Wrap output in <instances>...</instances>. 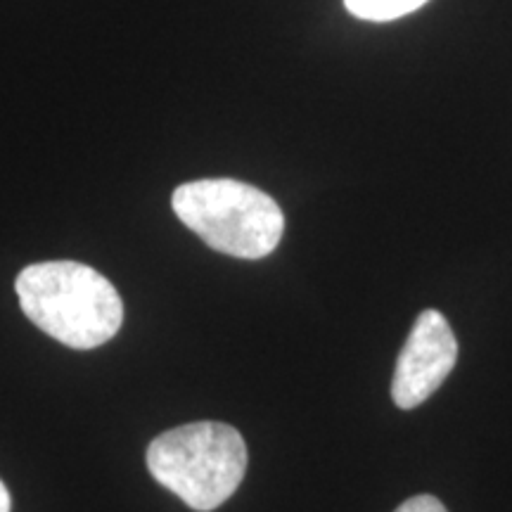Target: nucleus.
Returning a JSON list of instances; mask_svg holds the SVG:
<instances>
[{
    "mask_svg": "<svg viewBox=\"0 0 512 512\" xmlns=\"http://www.w3.org/2000/svg\"><path fill=\"white\" fill-rule=\"evenodd\" d=\"M15 290L24 316L64 347H102L124 323V302L114 285L76 261L27 266Z\"/></svg>",
    "mask_w": 512,
    "mask_h": 512,
    "instance_id": "nucleus-1",
    "label": "nucleus"
},
{
    "mask_svg": "<svg viewBox=\"0 0 512 512\" xmlns=\"http://www.w3.org/2000/svg\"><path fill=\"white\" fill-rule=\"evenodd\" d=\"M147 467L185 505L209 512L238 491L247 470V446L226 422H190L152 441Z\"/></svg>",
    "mask_w": 512,
    "mask_h": 512,
    "instance_id": "nucleus-2",
    "label": "nucleus"
},
{
    "mask_svg": "<svg viewBox=\"0 0 512 512\" xmlns=\"http://www.w3.org/2000/svg\"><path fill=\"white\" fill-rule=\"evenodd\" d=\"M176 216L216 252L264 259L283 240L285 216L271 195L233 178L183 183L171 197Z\"/></svg>",
    "mask_w": 512,
    "mask_h": 512,
    "instance_id": "nucleus-3",
    "label": "nucleus"
},
{
    "mask_svg": "<svg viewBox=\"0 0 512 512\" xmlns=\"http://www.w3.org/2000/svg\"><path fill=\"white\" fill-rule=\"evenodd\" d=\"M458 361V339L444 313L422 311L411 335L403 344L392 380V399L401 411H411L425 403Z\"/></svg>",
    "mask_w": 512,
    "mask_h": 512,
    "instance_id": "nucleus-4",
    "label": "nucleus"
},
{
    "mask_svg": "<svg viewBox=\"0 0 512 512\" xmlns=\"http://www.w3.org/2000/svg\"><path fill=\"white\" fill-rule=\"evenodd\" d=\"M427 0H344L347 10L366 22H392L420 10Z\"/></svg>",
    "mask_w": 512,
    "mask_h": 512,
    "instance_id": "nucleus-5",
    "label": "nucleus"
},
{
    "mask_svg": "<svg viewBox=\"0 0 512 512\" xmlns=\"http://www.w3.org/2000/svg\"><path fill=\"white\" fill-rule=\"evenodd\" d=\"M394 512H448V510L444 508V503H441L439 498L422 494V496L408 498V501L401 503Z\"/></svg>",
    "mask_w": 512,
    "mask_h": 512,
    "instance_id": "nucleus-6",
    "label": "nucleus"
},
{
    "mask_svg": "<svg viewBox=\"0 0 512 512\" xmlns=\"http://www.w3.org/2000/svg\"><path fill=\"white\" fill-rule=\"evenodd\" d=\"M12 501H10V491L5 489V484L0 482V512H10Z\"/></svg>",
    "mask_w": 512,
    "mask_h": 512,
    "instance_id": "nucleus-7",
    "label": "nucleus"
}]
</instances>
